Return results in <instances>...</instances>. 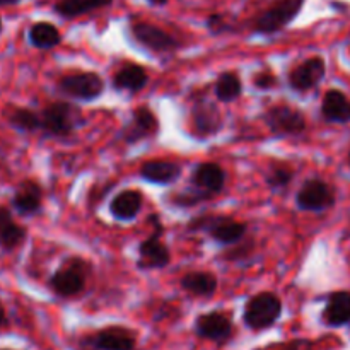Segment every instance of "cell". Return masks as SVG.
Masks as SVG:
<instances>
[{
	"instance_id": "34",
	"label": "cell",
	"mask_w": 350,
	"mask_h": 350,
	"mask_svg": "<svg viewBox=\"0 0 350 350\" xmlns=\"http://www.w3.org/2000/svg\"><path fill=\"white\" fill-rule=\"evenodd\" d=\"M23 0H0V7H9V5H17Z\"/></svg>"
},
{
	"instance_id": "11",
	"label": "cell",
	"mask_w": 350,
	"mask_h": 350,
	"mask_svg": "<svg viewBox=\"0 0 350 350\" xmlns=\"http://www.w3.org/2000/svg\"><path fill=\"white\" fill-rule=\"evenodd\" d=\"M327 65L321 57H311L304 62L297 64L293 70L289 72V85L297 92H306L317 88L325 77Z\"/></svg>"
},
{
	"instance_id": "28",
	"label": "cell",
	"mask_w": 350,
	"mask_h": 350,
	"mask_svg": "<svg viewBox=\"0 0 350 350\" xmlns=\"http://www.w3.org/2000/svg\"><path fill=\"white\" fill-rule=\"evenodd\" d=\"M243 91V84L241 79L238 77V74L234 72H224L217 77L215 81V98L219 99L221 103H231L234 99H238L241 96Z\"/></svg>"
},
{
	"instance_id": "38",
	"label": "cell",
	"mask_w": 350,
	"mask_h": 350,
	"mask_svg": "<svg viewBox=\"0 0 350 350\" xmlns=\"http://www.w3.org/2000/svg\"><path fill=\"white\" fill-rule=\"evenodd\" d=\"M2 27H3L2 26V19H0V33H2Z\"/></svg>"
},
{
	"instance_id": "30",
	"label": "cell",
	"mask_w": 350,
	"mask_h": 350,
	"mask_svg": "<svg viewBox=\"0 0 350 350\" xmlns=\"http://www.w3.org/2000/svg\"><path fill=\"white\" fill-rule=\"evenodd\" d=\"M205 198H208V195L202 193L200 190L193 188V190H187V191H181V193L174 195L173 204L180 205V207H191V205H197L198 202L205 200Z\"/></svg>"
},
{
	"instance_id": "9",
	"label": "cell",
	"mask_w": 350,
	"mask_h": 350,
	"mask_svg": "<svg viewBox=\"0 0 350 350\" xmlns=\"http://www.w3.org/2000/svg\"><path fill=\"white\" fill-rule=\"evenodd\" d=\"M296 204L304 212H323L335 204V191L321 180H308L296 195Z\"/></svg>"
},
{
	"instance_id": "19",
	"label": "cell",
	"mask_w": 350,
	"mask_h": 350,
	"mask_svg": "<svg viewBox=\"0 0 350 350\" xmlns=\"http://www.w3.org/2000/svg\"><path fill=\"white\" fill-rule=\"evenodd\" d=\"M147 82H149V75L146 68L139 64H123L113 77V85L116 91H126L132 94L142 91Z\"/></svg>"
},
{
	"instance_id": "17",
	"label": "cell",
	"mask_w": 350,
	"mask_h": 350,
	"mask_svg": "<svg viewBox=\"0 0 350 350\" xmlns=\"http://www.w3.org/2000/svg\"><path fill=\"white\" fill-rule=\"evenodd\" d=\"M191 183L202 193L212 195L221 193L226 185V173L217 163H202L195 167L191 174Z\"/></svg>"
},
{
	"instance_id": "2",
	"label": "cell",
	"mask_w": 350,
	"mask_h": 350,
	"mask_svg": "<svg viewBox=\"0 0 350 350\" xmlns=\"http://www.w3.org/2000/svg\"><path fill=\"white\" fill-rule=\"evenodd\" d=\"M188 231L198 232L205 231L214 241L224 246H234L246 236L248 226L239 222L229 215H198L188 224Z\"/></svg>"
},
{
	"instance_id": "26",
	"label": "cell",
	"mask_w": 350,
	"mask_h": 350,
	"mask_svg": "<svg viewBox=\"0 0 350 350\" xmlns=\"http://www.w3.org/2000/svg\"><path fill=\"white\" fill-rule=\"evenodd\" d=\"M27 40L38 50H51V48L58 46L62 41V34L57 26L51 23L41 21V23H34L27 31Z\"/></svg>"
},
{
	"instance_id": "25",
	"label": "cell",
	"mask_w": 350,
	"mask_h": 350,
	"mask_svg": "<svg viewBox=\"0 0 350 350\" xmlns=\"http://www.w3.org/2000/svg\"><path fill=\"white\" fill-rule=\"evenodd\" d=\"M111 3L113 0H57L53 10L65 19H74V17L92 12V10L105 9Z\"/></svg>"
},
{
	"instance_id": "37",
	"label": "cell",
	"mask_w": 350,
	"mask_h": 350,
	"mask_svg": "<svg viewBox=\"0 0 350 350\" xmlns=\"http://www.w3.org/2000/svg\"><path fill=\"white\" fill-rule=\"evenodd\" d=\"M332 7H334V9H347V7H345V3H338V2H332Z\"/></svg>"
},
{
	"instance_id": "24",
	"label": "cell",
	"mask_w": 350,
	"mask_h": 350,
	"mask_svg": "<svg viewBox=\"0 0 350 350\" xmlns=\"http://www.w3.org/2000/svg\"><path fill=\"white\" fill-rule=\"evenodd\" d=\"M181 287L195 297H212L217 291V279L208 272H188L181 279Z\"/></svg>"
},
{
	"instance_id": "13",
	"label": "cell",
	"mask_w": 350,
	"mask_h": 350,
	"mask_svg": "<svg viewBox=\"0 0 350 350\" xmlns=\"http://www.w3.org/2000/svg\"><path fill=\"white\" fill-rule=\"evenodd\" d=\"M195 332L200 338L222 344L232 337L234 325L228 314L221 313V311H211V313L200 314L195 320Z\"/></svg>"
},
{
	"instance_id": "36",
	"label": "cell",
	"mask_w": 350,
	"mask_h": 350,
	"mask_svg": "<svg viewBox=\"0 0 350 350\" xmlns=\"http://www.w3.org/2000/svg\"><path fill=\"white\" fill-rule=\"evenodd\" d=\"M149 2L152 3V5H166L167 0H149Z\"/></svg>"
},
{
	"instance_id": "27",
	"label": "cell",
	"mask_w": 350,
	"mask_h": 350,
	"mask_svg": "<svg viewBox=\"0 0 350 350\" xmlns=\"http://www.w3.org/2000/svg\"><path fill=\"white\" fill-rule=\"evenodd\" d=\"M5 118L10 126L24 133L36 132L41 130V120L40 113L33 111V109L21 108V106H12L5 111Z\"/></svg>"
},
{
	"instance_id": "16",
	"label": "cell",
	"mask_w": 350,
	"mask_h": 350,
	"mask_svg": "<svg viewBox=\"0 0 350 350\" xmlns=\"http://www.w3.org/2000/svg\"><path fill=\"white\" fill-rule=\"evenodd\" d=\"M10 204H12L14 211L17 214L24 215V217H29V215L38 214L41 211V205H43V190H41V187L36 181H23L17 187Z\"/></svg>"
},
{
	"instance_id": "8",
	"label": "cell",
	"mask_w": 350,
	"mask_h": 350,
	"mask_svg": "<svg viewBox=\"0 0 350 350\" xmlns=\"http://www.w3.org/2000/svg\"><path fill=\"white\" fill-rule=\"evenodd\" d=\"M157 215H152V222L156 226V232L144 239L139 245V269L144 270H156L167 267L171 260L170 248L161 241V232H163V226L157 221Z\"/></svg>"
},
{
	"instance_id": "6",
	"label": "cell",
	"mask_w": 350,
	"mask_h": 350,
	"mask_svg": "<svg viewBox=\"0 0 350 350\" xmlns=\"http://www.w3.org/2000/svg\"><path fill=\"white\" fill-rule=\"evenodd\" d=\"M58 91L79 101H94L105 91V82L96 72L68 74L58 81Z\"/></svg>"
},
{
	"instance_id": "14",
	"label": "cell",
	"mask_w": 350,
	"mask_h": 350,
	"mask_svg": "<svg viewBox=\"0 0 350 350\" xmlns=\"http://www.w3.org/2000/svg\"><path fill=\"white\" fill-rule=\"evenodd\" d=\"M89 344L96 350H133L137 335L125 327H108L96 332Z\"/></svg>"
},
{
	"instance_id": "23",
	"label": "cell",
	"mask_w": 350,
	"mask_h": 350,
	"mask_svg": "<svg viewBox=\"0 0 350 350\" xmlns=\"http://www.w3.org/2000/svg\"><path fill=\"white\" fill-rule=\"evenodd\" d=\"M323 321L328 327H344L350 323V293L338 291L330 294L323 310Z\"/></svg>"
},
{
	"instance_id": "3",
	"label": "cell",
	"mask_w": 350,
	"mask_h": 350,
	"mask_svg": "<svg viewBox=\"0 0 350 350\" xmlns=\"http://www.w3.org/2000/svg\"><path fill=\"white\" fill-rule=\"evenodd\" d=\"M41 130L51 137H68L81 129L84 116L77 106L65 101H57L48 105L40 113Z\"/></svg>"
},
{
	"instance_id": "1",
	"label": "cell",
	"mask_w": 350,
	"mask_h": 350,
	"mask_svg": "<svg viewBox=\"0 0 350 350\" xmlns=\"http://www.w3.org/2000/svg\"><path fill=\"white\" fill-rule=\"evenodd\" d=\"M89 273H91V265L84 258L72 256L58 267L48 286L53 291L55 296L74 297L85 289Z\"/></svg>"
},
{
	"instance_id": "29",
	"label": "cell",
	"mask_w": 350,
	"mask_h": 350,
	"mask_svg": "<svg viewBox=\"0 0 350 350\" xmlns=\"http://www.w3.org/2000/svg\"><path fill=\"white\" fill-rule=\"evenodd\" d=\"M293 170L287 166H275L270 170V173L267 174V185H269L270 190L277 191L282 190V188L289 187V183L293 181Z\"/></svg>"
},
{
	"instance_id": "21",
	"label": "cell",
	"mask_w": 350,
	"mask_h": 350,
	"mask_svg": "<svg viewBox=\"0 0 350 350\" xmlns=\"http://www.w3.org/2000/svg\"><path fill=\"white\" fill-rule=\"evenodd\" d=\"M321 115L328 123H349L350 99L338 89H330L321 101Z\"/></svg>"
},
{
	"instance_id": "32",
	"label": "cell",
	"mask_w": 350,
	"mask_h": 350,
	"mask_svg": "<svg viewBox=\"0 0 350 350\" xmlns=\"http://www.w3.org/2000/svg\"><path fill=\"white\" fill-rule=\"evenodd\" d=\"M253 84L258 89H270L273 88V85H277V75L272 74L270 70L258 72V74L253 77Z\"/></svg>"
},
{
	"instance_id": "18",
	"label": "cell",
	"mask_w": 350,
	"mask_h": 350,
	"mask_svg": "<svg viewBox=\"0 0 350 350\" xmlns=\"http://www.w3.org/2000/svg\"><path fill=\"white\" fill-rule=\"evenodd\" d=\"M140 176L156 185H171L181 176V164L174 161H147L140 167Z\"/></svg>"
},
{
	"instance_id": "39",
	"label": "cell",
	"mask_w": 350,
	"mask_h": 350,
	"mask_svg": "<svg viewBox=\"0 0 350 350\" xmlns=\"http://www.w3.org/2000/svg\"><path fill=\"white\" fill-rule=\"evenodd\" d=\"M349 166H350V152H349Z\"/></svg>"
},
{
	"instance_id": "12",
	"label": "cell",
	"mask_w": 350,
	"mask_h": 350,
	"mask_svg": "<svg viewBox=\"0 0 350 350\" xmlns=\"http://www.w3.org/2000/svg\"><path fill=\"white\" fill-rule=\"evenodd\" d=\"M159 132V120L154 115L152 109L147 106H140L132 113L126 125L122 129V137L126 144H137L154 137Z\"/></svg>"
},
{
	"instance_id": "10",
	"label": "cell",
	"mask_w": 350,
	"mask_h": 350,
	"mask_svg": "<svg viewBox=\"0 0 350 350\" xmlns=\"http://www.w3.org/2000/svg\"><path fill=\"white\" fill-rule=\"evenodd\" d=\"M130 33L137 43L142 44L147 50L154 51V53H167V51H174L180 46L176 38L150 23H142V21L133 23L130 26Z\"/></svg>"
},
{
	"instance_id": "20",
	"label": "cell",
	"mask_w": 350,
	"mask_h": 350,
	"mask_svg": "<svg viewBox=\"0 0 350 350\" xmlns=\"http://www.w3.org/2000/svg\"><path fill=\"white\" fill-rule=\"evenodd\" d=\"M26 236V228L17 224L9 208L0 205V248L3 252H14L23 245Z\"/></svg>"
},
{
	"instance_id": "15",
	"label": "cell",
	"mask_w": 350,
	"mask_h": 350,
	"mask_svg": "<svg viewBox=\"0 0 350 350\" xmlns=\"http://www.w3.org/2000/svg\"><path fill=\"white\" fill-rule=\"evenodd\" d=\"M191 125L197 135L211 137L222 129V118L215 105L207 99H200L191 108Z\"/></svg>"
},
{
	"instance_id": "33",
	"label": "cell",
	"mask_w": 350,
	"mask_h": 350,
	"mask_svg": "<svg viewBox=\"0 0 350 350\" xmlns=\"http://www.w3.org/2000/svg\"><path fill=\"white\" fill-rule=\"evenodd\" d=\"M311 347H313V345H311V342L294 340V342H291V344L284 345L282 350H311Z\"/></svg>"
},
{
	"instance_id": "4",
	"label": "cell",
	"mask_w": 350,
	"mask_h": 350,
	"mask_svg": "<svg viewBox=\"0 0 350 350\" xmlns=\"http://www.w3.org/2000/svg\"><path fill=\"white\" fill-rule=\"evenodd\" d=\"M282 314V301L273 293L255 294L246 303L243 321L250 330H267L279 321Z\"/></svg>"
},
{
	"instance_id": "31",
	"label": "cell",
	"mask_w": 350,
	"mask_h": 350,
	"mask_svg": "<svg viewBox=\"0 0 350 350\" xmlns=\"http://www.w3.org/2000/svg\"><path fill=\"white\" fill-rule=\"evenodd\" d=\"M207 27L212 34H222L226 33V31L231 29L229 23L224 19V16H221V14H212V16H208Z\"/></svg>"
},
{
	"instance_id": "5",
	"label": "cell",
	"mask_w": 350,
	"mask_h": 350,
	"mask_svg": "<svg viewBox=\"0 0 350 350\" xmlns=\"http://www.w3.org/2000/svg\"><path fill=\"white\" fill-rule=\"evenodd\" d=\"M304 2L306 0H275L253 21V31L258 34L279 33L299 16Z\"/></svg>"
},
{
	"instance_id": "7",
	"label": "cell",
	"mask_w": 350,
	"mask_h": 350,
	"mask_svg": "<svg viewBox=\"0 0 350 350\" xmlns=\"http://www.w3.org/2000/svg\"><path fill=\"white\" fill-rule=\"evenodd\" d=\"M267 126L273 135H299L306 130V118L297 108L289 105L270 106L263 113Z\"/></svg>"
},
{
	"instance_id": "22",
	"label": "cell",
	"mask_w": 350,
	"mask_h": 350,
	"mask_svg": "<svg viewBox=\"0 0 350 350\" xmlns=\"http://www.w3.org/2000/svg\"><path fill=\"white\" fill-rule=\"evenodd\" d=\"M144 204V195L139 190H123L109 204V212L116 221H133Z\"/></svg>"
},
{
	"instance_id": "35",
	"label": "cell",
	"mask_w": 350,
	"mask_h": 350,
	"mask_svg": "<svg viewBox=\"0 0 350 350\" xmlns=\"http://www.w3.org/2000/svg\"><path fill=\"white\" fill-rule=\"evenodd\" d=\"M3 325H5V308L0 303V328H2Z\"/></svg>"
},
{
	"instance_id": "40",
	"label": "cell",
	"mask_w": 350,
	"mask_h": 350,
	"mask_svg": "<svg viewBox=\"0 0 350 350\" xmlns=\"http://www.w3.org/2000/svg\"><path fill=\"white\" fill-rule=\"evenodd\" d=\"M0 350H10V349H0Z\"/></svg>"
}]
</instances>
